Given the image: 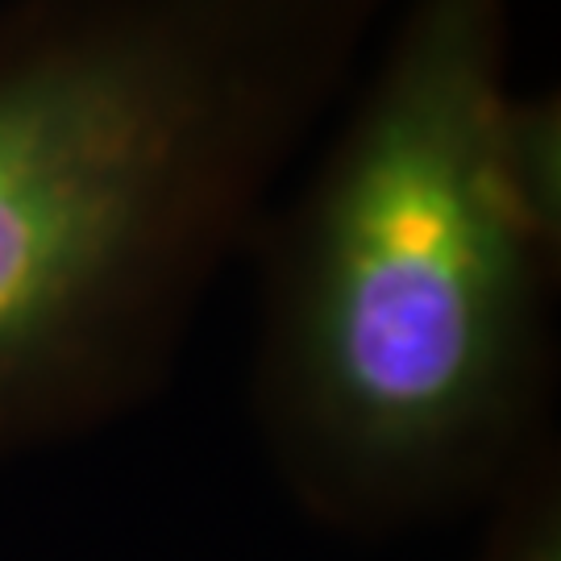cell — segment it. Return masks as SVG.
<instances>
[{
	"mask_svg": "<svg viewBox=\"0 0 561 561\" xmlns=\"http://www.w3.org/2000/svg\"><path fill=\"white\" fill-rule=\"evenodd\" d=\"M495 171L512 208L561 254V96L512 92L495 117Z\"/></svg>",
	"mask_w": 561,
	"mask_h": 561,
	"instance_id": "obj_3",
	"label": "cell"
},
{
	"mask_svg": "<svg viewBox=\"0 0 561 561\" xmlns=\"http://www.w3.org/2000/svg\"><path fill=\"white\" fill-rule=\"evenodd\" d=\"M400 0H0V454L171 379Z\"/></svg>",
	"mask_w": 561,
	"mask_h": 561,
	"instance_id": "obj_2",
	"label": "cell"
},
{
	"mask_svg": "<svg viewBox=\"0 0 561 561\" xmlns=\"http://www.w3.org/2000/svg\"><path fill=\"white\" fill-rule=\"evenodd\" d=\"M479 561H561V454L549 437L507 474Z\"/></svg>",
	"mask_w": 561,
	"mask_h": 561,
	"instance_id": "obj_4",
	"label": "cell"
},
{
	"mask_svg": "<svg viewBox=\"0 0 561 561\" xmlns=\"http://www.w3.org/2000/svg\"><path fill=\"white\" fill-rule=\"evenodd\" d=\"M512 0H400L337 134L266 217L254 412L350 537L491 500L549 433L561 254L495 171Z\"/></svg>",
	"mask_w": 561,
	"mask_h": 561,
	"instance_id": "obj_1",
	"label": "cell"
}]
</instances>
